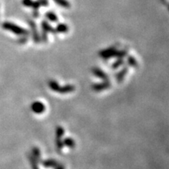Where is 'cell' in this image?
I'll return each instance as SVG.
<instances>
[{"mask_svg":"<svg viewBox=\"0 0 169 169\" xmlns=\"http://www.w3.org/2000/svg\"><path fill=\"white\" fill-rule=\"evenodd\" d=\"M127 64L128 65L132 67H136L138 66V62H137L136 59L132 56H128L127 58Z\"/></svg>","mask_w":169,"mask_h":169,"instance_id":"obj_12","label":"cell"},{"mask_svg":"<svg viewBox=\"0 0 169 169\" xmlns=\"http://www.w3.org/2000/svg\"><path fill=\"white\" fill-rule=\"evenodd\" d=\"M48 85L49 87V89L53 92L58 93L61 88V85L59 84V83L57 82H56L55 80H49L48 82Z\"/></svg>","mask_w":169,"mask_h":169,"instance_id":"obj_8","label":"cell"},{"mask_svg":"<svg viewBox=\"0 0 169 169\" xmlns=\"http://www.w3.org/2000/svg\"><path fill=\"white\" fill-rule=\"evenodd\" d=\"M32 157L37 161H40L41 159V152L40 150L38 149V147H34L32 149Z\"/></svg>","mask_w":169,"mask_h":169,"instance_id":"obj_13","label":"cell"},{"mask_svg":"<svg viewBox=\"0 0 169 169\" xmlns=\"http://www.w3.org/2000/svg\"><path fill=\"white\" fill-rule=\"evenodd\" d=\"M92 73H93L95 76L97 77L98 79H101V80L109 81L108 75L106 74L103 70H102L100 68H99V67H93L92 68Z\"/></svg>","mask_w":169,"mask_h":169,"instance_id":"obj_4","label":"cell"},{"mask_svg":"<svg viewBox=\"0 0 169 169\" xmlns=\"http://www.w3.org/2000/svg\"><path fill=\"white\" fill-rule=\"evenodd\" d=\"M75 90V87L73 84H65L64 86H61L60 90L58 93L61 94H67V93H70Z\"/></svg>","mask_w":169,"mask_h":169,"instance_id":"obj_7","label":"cell"},{"mask_svg":"<svg viewBox=\"0 0 169 169\" xmlns=\"http://www.w3.org/2000/svg\"><path fill=\"white\" fill-rule=\"evenodd\" d=\"M31 111L34 114H42V113L46 111V107L40 101H35V102H34L31 105Z\"/></svg>","mask_w":169,"mask_h":169,"instance_id":"obj_3","label":"cell"},{"mask_svg":"<svg viewBox=\"0 0 169 169\" xmlns=\"http://www.w3.org/2000/svg\"><path fill=\"white\" fill-rule=\"evenodd\" d=\"M63 143H64V146L67 147H69V148H74L75 147V140L70 138V137H67L65 138L64 140H63Z\"/></svg>","mask_w":169,"mask_h":169,"instance_id":"obj_11","label":"cell"},{"mask_svg":"<svg viewBox=\"0 0 169 169\" xmlns=\"http://www.w3.org/2000/svg\"><path fill=\"white\" fill-rule=\"evenodd\" d=\"M111 84L110 82V81H103V82L93 84L92 85V89L95 91V92L99 93V92L104 91L106 89H108L111 87Z\"/></svg>","mask_w":169,"mask_h":169,"instance_id":"obj_2","label":"cell"},{"mask_svg":"<svg viewBox=\"0 0 169 169\" xmlns=\"http://www.w3.org/2000/svg\"><path fill=\"white\" fill-rule=\"evenodd\" d=\"M124 64V60L123 58H117V61H115L114 63H113V64L111 65V67L112 69H117L119 68L120 67H121Z\"/></svg>","mask_w":169,"mask_h":169,"instance_id":"obj_15","label":"cell"},{"mask_svg":"<svg viewBox=\"0 0 169 169\" xmlns=\"http://www.w3.org/2000/svg\"><path fill=\"white\" fill-rule=\"evenodd\" d=\"M67 30H68L67 26L63 24H59L58 26H57V28H56V31L60 33H66L67 31Z\"/></svg>","mask_w":169,"mask_h":169,"instance_id":"obj_17","label":"cell"},{"mask_svg":"<svg viewBox=\"0 0 169 169\" xmlns=\"http://www.w3.org/2000/svg\"><path fill=\"white\" fill-rule=\"evenodd\" d=\"M47 16H48V18L50 20H52V21H56V20H57V17L55 16L54 14L49 13Z\"/></svg>","mask_w":169,"mask_h":169,"instance_id":"obj_19","label":"cell"},{"mask_svg":"<svg viewBox=\"0 0 169 169\" xmlns=\"http://www.w3.org/2000/svg\"><path fill=\"white\" fill-rule=\"evenodd\" d=\"M117 49L116 46H110L109 48L104 49L103 50H101L100 52H99V56L101 58H103L105 61H107V60H110L111 58H114L116 56L117 54Z\"/></svg>","mask_w":169,"mask_h":169,"instance_id":"obj_1","label":"cell"},{"mask_svg":"<svg viewBox=\"0 0 169 169\" xmlns=\"http://www.w3.org/2000/svg\"><path fill=\"white\" fill-rule=\"evenodd\" d=\"M55 144H56V151L59 153H61L63 148H64V143H63L62 138H59V137H56L55 138Z\"/></svg>","mask_w":169,"mask_h":169,"instance_id":"obj_10","label":"cell"},{"mask_svg":"<svg viewBox=\"0 0 169 169\" xmlns=\"http://www.w3.org/2000/svg\"><path fill=\"white\" fill-rule=\"evenodd\" d=\"M56 137L63 138L64 135V129L61 126H57L56 129Z\"/></svg>","mask_w":169,"mask_h":169,"instance_id":"obj_16","label":"cell"},{"mask_svg":"<svg viewBox=\"0 0 169 169\" xmlns=\"http://www.w3.org/2000/svg\"><path fill=\"white\" fill-rule=\"evenodd\" d=\"M42 165L46 168H55L58 165V162L53 159H48L42 161Z\"/></svg>","mask_w":169,"mask_h":169,"instance_id":"obj_9","label":"cell"},{"mask_svg":"<svg viewBox=\"0 0 169 169\" xmlns=\"http://www.w3.org/2000/svg\"><path fill=\"white\" fill-rule=\"evenodd\" d=\"M129 71L128 67H124L121 70H120L116 74V80H117V83H121L123 80L125 79V76H126L127 73Z\"/></svg>","mask_w":169,"mask_h":169,"instance_id":"obj_6","label":"cell"},{"mask_svg":"<svg viewBox=\"0 0 169 169\" xmlns=\"http://www.w3.org/2000/svg\"><path fill=\"white\" fill-rule=\"evenodd\" d=\"M128 49H121V50H118L117 49V54H116V58H124V57H125V56H127V55H128Z\"/></svg>","mask_w":169,"mask_h":169,"instance_id":"obj_14","label":"cell"},{"mask_svg":"<svg viewBox=\"0 0 169 169\" xmlns=\"http://www.w3.org/2000/svg\"><path fill=\"white\" fill-rule=\"evenodd\" d=\"M6 26H5V28L9 29V30L12 31L13 32L15 33L16 34H23V35H25V34H28V31L24 30L23 28H20V27H17L16 25H13V24H6Z\"/></svg>","mask_w":169,"mask_h":169,"instance_id":"obj_5","label":"cell"},{"mask_svg":"<svg viewBox=\"0 0 169 169\" xmlns=\"http://www.w3.org/2000/svg\"><path fill=\"white\" fill-rule=\"evenodd\" d=\"M29 159H30L31 165V167H32L33 169H39V168H38V163H37L38 161L34 159V157H33L31 155H30V156H29Z\"/></svg>","mask_w":169,"mask_h":169,"instance_id":"obj_18","label":"cell"}]
</instances>
